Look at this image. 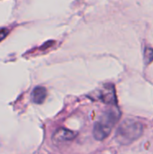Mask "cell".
<instances>
[{
  "mask_svg": "<svg viewBox=\"0 0 153 154\" xmlns=\"http://www.w3.org/2000/svg\"><path fill=\"white\" fill-rule=\"evenodd\" d=\"M143 133V125L142 123L127 119L124 121L118 127L115 138L121 144L127 145L139 139Z\"/></svg>",
  "mask_w": 153,
  "mask_h": 154,
  "instance_id": "1",
  "label": "cell"
},
{
  "mask_svg": "<svg viewBox=\"0 0 153 154\" xmlns=\"http://www.w3.org/2000/svg\"><path fill=\"white\" fill-rule=\"evenodd\" d=\"M120 117V112L117 108L109 109L105 112L100 119L95 124L94 137L98 141L105 140L111 133L113 127Z\"/></svg>",
  "mask_w": 153,
  "mask_h": 154,
  "instance_id": "2",
  "label": "cell"
},
{
  "mask_svg": "<svg viewBox=\"0 0 153 154\" xmlns=\"http://www.w3.org/2000/svg\"><path fill=\"white\" fill-rule=\"evenodd\" d=\"M77 136V133L70 131L69 129H65V128H60L59 130H57L52 137V140L54 142V143L56 144H61L64 143L66 142H70L72 140H74Z\"/></svg>",
  "mask_w": 153,
  "mask_h": 154,
  "instance_id": "3",
  "label": "cell"
},
{
  "mask_svg": "<svg viewBox=\"0 0 153 154\" xmlns=\"http://www.w3.org/2000/svg\"><path fill=\"white\" fill-rule=\"evenodd\" d=\"M99 98L104 103L106 104H115L116 103V96L115 90L113 85H106L101 90L99 94Z\"/></svg>",
  "mask_w": 153,
  "mask_h": 154,
  "instance_id": "4",
  "label": "cell"
},
{
  "mask_svg": "<svg viewBox=\"0 0 153 154\" xmlns=\"http://www.w3.org/2000/svg\"><path fill=\"white\" fill-rule=\"evenodd\" d=\"M32 101L35 104H42L47 97V89L44 87H37L32 91Z\"/></svg>",
  "mask_w": 153,
  "mask_h": 154,
  "instance_id": "5",
  "label": "cell"
},
{
  "mask_svg": "<svg viewBox=\"0 0 153 154\" xmlns=\"http://www.w3.org/2000/svg\"><path fill=\"white\" fill-rule=\"evenodd\" d=\"M144 60L146 64H150L153 61V50L151 48H146L144 52Z\"/></svg>",
  "mask_w": 153,
  "mask_h": 154,
  "instance_id": "6",
  "label": "cell"
},
{
  "mask_svg": "<svg viewBox=\"0 0 153 154\" xmlns=\"http://www.w3.org/2000/svg\"><path fill=\"white\" fill-rule=\"evenodd\" d=\"M9 33V30L7 28H0V42L3 41Z\"/></svg>",
  "mask_w": 153,
  "mask_h": 154,
  "instance_id": "7",
  "label": "cell"
}]
</instances>
